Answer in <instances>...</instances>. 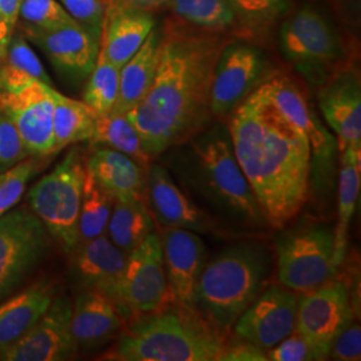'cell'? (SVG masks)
<instances>
[{
	"label": "cell",
	"mask_w": 361,
	"mask_h": 361,
	"mask_svg": "<svg viewBox=\"0 0 361 361\" xmlns=\"http://www.w3.org/2000/svg\"><path fill=\"white\" fill-rule=\"evenodd\" d=\"M225 43L213 32L185 27L161 31L153 85L126 113L152 158L193 138L207 125L213 73Z\"/></svg>",
	"instance_id": "obj_1"
},
{
	"label": "cell",
	"mask_w": 361,
	"mask_h": 361,
	"mask_svg": "<svg viewBox=\"0 0 361 361\" xmlns=\"http://www.w3.org/2000/svg\"><path fill=\"white\" fill-rule=\"evenodd\" d=\"M229 134L268 225L285 228L304 207L312 174L308 138L271 104L259 86L233 110Z\"/></svg>",
	"instance_id": "obj_2"
},
{
	"label": "cell",
	"mask_w": 361,
	"mask_h": 361,
	"mask_svg": "<svg viewBox=\"0 0 361 361\" xmlns=\"http://www.w3.org/2000/svg\"><path fill=\"white\" fill-rule=\"evenodd\" d=\"M169 300L137 313L122 328L106 359L118 361H219L228 347L221 329L195 308Z\"/></svg>",
	"instance_id": "obj_3"
},
{
	"label": "cell",
	"mask_w": 361,
	"mask_h": 361,
	"mask_svg": "<svg viewBox=\"0 0 361 361\" xmlns=\"http://www.w3.org/2000/svg\"><path fill=\"white\" fill-rule=\"evenodd\" d=\"M271 265L265 246L244 243L226 247L205 264L197 286L195 310L221 331L231 329L262 292Z\"/></svg>",
	"instance_id": "obj_4"
},
{
	"label": "cell",
	"mask_w": 361,
	"mask_h": 361,
	"mask_svg": "<svg viewBox=\"0 0 361 361\" xmlns=\"http://www.w3.org/2000/svg\"><path fill=\"white\" fill-rule=\"evenodd\" d=\"M190 140L188 153L197 189L243 224L255 226L267 224L257 198L237 162L229 130L219 126Z\"/></svg>",
	"instance_id": "obj_5"
},
{
	"label": "cell",
	"mask_w": 361,
	"mask_h": 361,
	"mask_svg": "<svg viewBox=\"0 0 361 361\" xmlns=\"http://www.w3.org/2000/svg\"><path fill=\"white\" fill-rule=\"evenodd\" d=\"M86 164L79 149H71L61 164L28 192V204L52 238L71 253L79 243V212Z\"/></svg>",
	"instance_id": "obj_6"
},
{
	"label": "cell",
	"mask_w": 361,
	"mask_h": 361,
	"mask_svg": "<svg viewBox=\"0 0 361 361\" xmlns=\"http://www.w3.org/2000/svg\"><path fill=\"white\" fill-rule=\"evenodd\" d=\"M335 233L324 224H300L276 238L277 277L293 292H307L335 276Z\"/></svg>",
	"instance_id": "obj_7"
},
{
	"label": "cell",
	"mask_w": 361,
	"mask_h": 361,
	"mask_svg": "<svg viewBox=\"0 0 361 361\" xmlns=\"http://www.w3.org/2000/svg\"><path fill=\"white\" fill-rule=\"evenodd\" d=\"M49 235L43 222L27 207H13L0 216V301L38 265Z\"/></svg>",
	"instance_id": "obj_8"
},
{
	"label": "cell",
	"mask_w": 361,
	"mask_h": 361,
	"mask_svg": "<svg viewBox=\"0 0 361 361\" xmlns=\"http://www.w3.org/2000/svg\"><path fill=\"white\" fill-rule=\"evenodd\" d=\"M280 50L301 74L317 80L328 66L340 59L343 46L323 15L305 7L285 20L280 31Z\"/></svg>",
	"instance_id": "obj_9"
},
{
	"label": "cell",
	"mask_w": 361,
	"mask_h": 361,
	"mask_svg": "<svg viewBox=\"0 0 361 361\" xmlns=\"http://www.w3.org/2000/svg\"><path fill=\"white\" fill-rule=\"evenodd\" d=\"M170 298L161 237L154 231L128 255L116 302L128 317L158 310Z\"/></svg>",
	"instance_id": "obj_10"
},
{
	"label": "cell",
	"mask_w": 361,
	"mask_h": 361,
	"mask_svg": "<svg viewBox=\"0 0 361 361\" xmlns=\"http://www.w3.org/2000/svg\"><path fill=\"white\" fill-rule=\"evenodd\" d=\"M355 319L348 286L329 279L297 298L295 332L326 359L337 335Z\"/></svg>",
	"instance_id": "obj_11"
},
{
	"label": "cell",
	"mask_w": 361,
	"mask_h": 361,
	"mask_svg": "<svg viewBox=\"0 0 361 361\" xmlns=\"http://www.w3.org/2000/svg\"><path fill=\"white\" fill-rule=\"evenodd\" d=\"M54 106L55 89L43 82L13 92H0V113L13 122L27 152L34 157L55 154Z\"/></svg>",
	"instance_id": "obj_12"
},
{
	"label": "cell",
	"mask_w": 361,
	"mask_h": 361,
	"mask_svg": "<svg viewBox=\"0 0 361 361\" xmlns=\"http://www.w3.org/2000/svg\"><path fill=\"white\" fill-rule=\"evenodd\" d=\"M265 68L267 59L259 49L244 42H226L213 73L212 114L232 113L257 86Z\"/></svg>",
	"instance_id": "obj_13"
},
{
	"label": "cell",
	"mask_w": 361,
	"mask_h": 361,
	"mask_svg": "<svg viewBox=\"0 0 361 361\" xmlns=\"http://www.w3.org/2000/svg\"><path fill=\"white\" fill-rule=\"evenodd\" d=\"M297 298L285 286L273 285L265 289L237 319L233 325L234 336L262 350L276 347L295 332Z\"/></svg>",
	"instance_id": "obj_14"
},
{
	"label": "cell",
	"mask_w": 361,
	"mask_h": 361,
	"mask_svg": "<svg viewBox=\"0 0 361 361\" xmlns=\"http://www.w3.org/2000/svg\"><path fill=\"white\" fill-rule=\"evenodd\" d=\"M73 304L66 296L54 298L47 312L26 335L0 355L4 361L67 360L77 353L71 332Z\"/></svg>",
	"instance_id": "obj_15"
},
{
	"label": "cell",
	"mask_w": 361,
	"mask_h": 361,
	"mask_svg": "<svg viewBox=\"0 0 361 361\" xmlns=\"http://www.w3.org/2000/svg\"><path fill=\"white\" fill-rule=\"evenodd\" d=\"M159 237L170 297L195 308L197 286L207 264L204 240L197 232L174 226H166Z\"/></svg>",
	"instance_id": "obj_16"
},
{
	"label": "cell",
	"mask_w": 361,
	"mask_h": 361,
	"mask_svg": "<svg viewBox=\"0 0 361 361\" xmlns=\"http://www.w3.org/2000/svg\"><path fill=\"white\" fill-rule=\"evenodd\" d=\"M261 87L276 109L308 138L312 168L313 164L323 171L331 168L338 152L337 140L310 109L296 85L289 78L276 77L261 85Z\"/></svg>",
	"instance_id": "obj_17"
},
{
	"label": "cell",
	"mask_w": 361,
	"mask_h": 361,
	"mask_svg": "<svg viewBox=\"0 0 361 361\" xmlns=\"http://www.w3.org/2000/svg\"><path fill=\"white\" fill-rule=\"evenodd\" d=\"M30 37L66 77L83 80L97 63L101 38L77 22L31 32Z\"/></svg>",
	"instance_id": "obj_18"
},
{
	"label": "cell",
	"mask_w": 361,
	"mask_h": 361,
	"mask_svg": "<svg viewBox=\"0 0 361 361\" xmlns=\"http://www.w3.org/2000/svg\"><path fill=\"white\" fill-rule=\"evenodd\" d=\"M319 106L335 131L338 152L361 146V85L355 71L340 73L319 91Z\"/></svg>",
	"instance_id": "obj_19"
},
{
	"label": "cell",
	"mask_w": 361,
	"mask_h": 361,
	"mask_svg": "<svg viewBox=\"0 0 361 361\" xmlns=\"http://www.w3.org/2000/svg\"><path fill=\"white\" fill-rule=\"evenodd\" d=\"M70 255L71 276L78 288L101 290L116 301L128 255L114 245L107 234L79 243Z\"/></svg>",
	"instance_id": "obj_20"
},
{
	"label": "cell",
	"mask_w": 361,
	"mask_h": 361,
	"mask_svg": "<svg viewBox=\"0 0 361 361\" xmlns=\"http://www.w3.org/2000/svg\"><path fill=\"white\" fill-rule=\"evenodd\" d=\"M146 192L150 209L164 228L174 226L197 233L213 229L212 219L182 193L162 165H149Z\"/></svg>",
	"instance_id": "obj_21"
},
{
	"label": "cell",
	"mask_w": 361,
	"mask_h": 361,
	"mask_svg": "<svg viewBox=\"0 0 361 361\" xmlns=\"http://www.w3.org/2000/svg\"><path fill=\"white\" fill-rule=\"evenodd\" d=\"M125 319L116 301L104 292L80 290L71 314V332L78 348L102 347L122 331Z\"/></svg>",
	"instance_id": "obj_22"
},
{
	"label": "cell",
	"mask_w": 361,
	"mask_h": 361,
	"mask_svg": "<svg viewBox=\"0 0 361 361\" xmlns=\"http://www.w3.org/2000/svg\"><path fill=\"white\" fill-rule=\"evenodd\" d=\"M154 27V18L149 11L116 0L104 13L99 51L121 68L140 50Z\"/></svg>",
	"instance_id": "obj_23"
},
{
	"label": "cell",
	"mask_w": 361,
	"mask_h": 361,
	"mask_svg": "<svg viewBox=\"0 0 361 361\" xmlns=\"http://www.w3.org/2000/svg\"><path fill=\"white\" fill-rule=\"evenodd\" d=\"M86 169L114 201L143 198L147 173L135 159L118 150L98 146L87 161Z\"/></svg>",
	"instance_id": "obj_24"
},
{
	"label": "cell",
	"mask_w": 361,
	"mask_h": 361,
	"mask_svg": "<svg viewBox=\"0 0 361 361\" xmlns=\"http://www.w3.org/2000/svg\"><path fill=\"white\" fill-rule=\"evenodd\" d=\"M54 296L52 284L39 281L0 301V355L38 323L50 308Z\"/></svg>",
	"instance_id": "obj_25"
},
{
	"label": "cell",
	"mask_w": 361,
	"mask_h": 361,
	"mask_svg": "<svg viewBox=\"0 0 361 361\" xmlns=\"http://www.w3.org/2000/svg\"><path fill=\"white\" fill-rule=\"evenodd\" d=\"M161 30L154 27L135 52L119 71V92L111 113L126 114L142 101L150 90L158 63Z\"/></svg>",
	"instance_id": "obj_26"
},
{
	"label": "cell",
	"mask_w": 361,
	"mask_h": 361,
	"mask_svg": "<svg viewBox=\"0 0 361 361\" xmlns=\"http://www.w3.org/2000/svg\"><path fill=\"white\" fill-rule=\"evenodd\" d=\"M338 200H337V222L335 229V267L343 264L347 256L348 233L350 221L357 207L361 188V146H348L338 152Z\"/></svg>",
	"instance_id": "obj_27"
},
{
	"label": "cell",
	"mask_w": 361,
	"mask_h": 361,
	"mask_svg": "<svg viewBox=\"0 0 361 361\" xmlns=\"http://www.w3.org/2000/svg\"><path fill=\"white\" fill-rule=\"evenodd\" d=\"M154 232V219L143 198L114 201L106 234L126 255Z\"/></svg>",
	"instance_id": "obj_28"
},
{
	"label": "cell",
	"mask_w": 361,
	"mask_h": 361,
	"mask_svg": "<svg viewBox=\"0 0 361 361\" xmlns=\"http://www.w3.org/2000/svg\"><path fill=\"white\" fill-rule=\"evenodd\" d=\"M34 82L51 85L37 54L22 34L15 32L4 56L0 59V92L22 90Z\"/></svg>",
	"instance_id": "obj_29"
},
{
	"label": "cell",
	"mask_w": 361,
	"mask_h": 361,
	"mask_svg": "<svg viewBox=\"0 0 361 361\" xmlns=\"http://www.w3.org/2000/svg\"><path fill=\"white\" fill-rule=\"evenodd\" d=\"M95 111L83 101L68 98L55 90L52 116L55 153L74 143L90 141L94 133Z\"/></svg>",
	"instance_id": "obj_30"
},
{
	"label": "cell",
	"mask_w": 361,
	"mask_h": 361,
	"mask_svg": "<svg viewBox=\"0 0 361 361\" xmlns=\"http://www.w3.org/2000/svg\"><path fill=\"white\" fill-rule=\"evenodd\" d=\"M90 142L129 155L143 168H147L152 162V157L146 152L138 131L126 114L109 113L97 116Z\"/></svg>",
	"instance_id": "obj_31"
},
{
	"label": "cell",
	"mask_w": 361,
	"mask_h": 361,
	"mask_svg": "<svg viewBox=\"0 0 361 361\" xmlns=\"http://www.w3.org/2000/svg\"><path fill=\"white\" fill-rule=\"evenodd\" d=\"M113 207L114 198L104 190L86 169L78 224L79 243L106 234Z\"/></svg>",
	"instance_id": "obj_32"
},
{
	"label": "cell",
	"mask_w": 361,
	"mask_h": 361,
	"mask_svg": "<svg viewBox=\"0 0 361 361\" xmlns=\"http://www.w3.org/2000/svg\"><path fill=\"white\" fill-rule=\"evenodd\" d=\"M169 6L186 23L213 34L240 23L228 0H170Z\"/></svg>",
	"instance_id": "obj_33"
},
{
	"label": "cell",
	"mask_w": 361,
	"mask_h": 361,
	"mask_svg": "<svg viewBox=\"0 0 361 361\" xmlns=\"http://www.w3.org/2000/svg\"><path fill=\"white\" fill-rule=\"evenodd\" d=\"M119 71L121 68L113 65L99 51L83 91V102L89 104L97 116L113 111L119 92Z\"/></svg>",
	"instance_id": "obj_34"
},
{
	"label": "cell",
	"mask_w": 361,
	"mask_h": 361,
	"mask_svg": "<svg viewBox=\"0 0 361 361\" xmlns=\"http://www.w3.org/2000/svg\"><path fill=\"white\" fill-rule=\"evenodd\" d=\"M19 20L23 22L30 34L75 22L58 0H22Z\"/></svg>",
	"instance_id": "obj_35"
},
{
	"label": "cell",
	"mask_w": 361,
	"mask_h": 361,
	"mask_svg": "<svg viewBox=\"0 0 361 361\" xmlns=\"http://www.w3.org/2000/svg\"><path fill=\"white\" fill-rule=\"evenodd\" d=\"M228 3L238 22L250 30L262 31L288 10L290 0H228Z\"/></svg>",
	"instance_id": "obj_36"
},
{
	"label": "cell",
	"mask_w": 361,
	"mask_h": 361,
	"mask_svg": "<svg viewBox=\"0 0 361 361\" xmlns=\"http://www.w3.org/2000/svg\"><path fill=\"white\" fill-rule=\"evenodd\" d=\"M37 171L38 164L32 155L27 157L6 171L4 178L0 180V216L6 214L15 205H18L28 182Z\"/></svg>",
	"instance_id": "obj_37"
},
{
	"label": "cell",
	"mask_w": 361,
	"mask_h": 361,
	"mask_svg": "<svg viewBox=\"0 0 361 361\" xmlns=\"http://www.w3.org/2000/svg\"><path fill=\"white\" fill-rule=\"evenodd\" d=\"M66 13L91 34L101 38L104 25V8L102 0H58Z\"/></svg>",
	"instance_id": "obj_38"
},
{
	"label": "cell",
	"mask_w": 361,
	"mask_h": 361,
	"mask_svg": "<svg viewBox=\"0 0 361 361\" xmlns=\"http://www.w3.org/2000/svg\"><path fill=\"white\" fill-rule=\"evenodd\" d=\"M30 157L13 122L0 113V173Z\"/></svg>",
	"instance_id": "obj_39"
},
{
	"label": "cell",
	"mask_w": 361,
	"mask_h": 361,
	"mask_svg": "<svg viewBox=\"0 0 361 361\" xmlns=\"http://www.w3.org/2000/svg\"><path fill=\"white\" fill-rule=\"evenodd\" d=\"M267 357L271 361L323 360L310 341L297 332L285 337L276 347L268 349Z\"/></svg>",
	"instance_id": "obj_40"
},
{
	"label": "cell",
	"mask_w": 361,
	"mask_h": 361,
	"mask_svg": "<svg viewBox=\"0 0 361 361\" xmlns=\"http://www.w3.org/2000/svg\"><path fill=\"white\" fill-rule=\"evenodd\" d=\"M328 356L337 361L360 360L361 328L355 319L337 335Z\"/></svg>",
	"instance_id": "obj_41"
},
{
	"label": "cell",
	"mask_w": 361,
	"mask_h": 361,
	"mask_svg": "<svg viewBox=\"0 0 361 361\" xmlns=\"http://www.w3.org/2000/svg\"><path fill=\"white\" fill-rule=\"evenodd\" d=\"M22 0H0V59L15 34L19 22V10Z\"/></svg>",
	"instance_id": "obj_42"
},
{
	"label": "cell",
	"mask_w": 361,
	"mask_h": 361,
	"mask_svg": "<svg viewBox=\"0 0 361 361\" xmlns=\"http://www.w3.org/2000/svg\"><path fill=\"white\" fill-rule=\"evenodd\" d=\"M219 361H268V357L267 350L238 340L235 344H228Z\"/></svg>",
	"instance_id": "obj_43"
},
{
	"label": "cell",
	"mask_w": 361,
	"mask_h": 361,
	"mask_svg": "<svg viewBox=\"0 0 361 361\" xmlns=\"http://www.w3.org/2000/svg\"><path fill=\"white\" fill-rule=\"evenodd\" d=\"M121 3L130 6V7H135L140 10L145 11H150L153 8H158L161 6L169 4L170 0H119Z\"/></svg>",
	"instance_id": "obj_44"
},
{
	"label": "cell",
	"mask_w": 361,
	"mask_h": 361,
	"mask_svg": "<svg viewBox=\"0 0 361 361\" xmlns=\"http://www.w3.org/2000/svg\"><path fill=\"white\" fill-rule=\"evenodd\" d=\"M7 171V170H6ZM6 171H3V173H0V180H3L4 178V176H6Z\"/></svg>",
	"instance_id": "obj_45"
}]
</instances>
